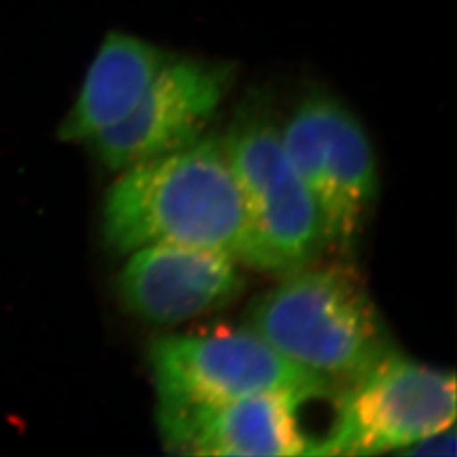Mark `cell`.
<instances>
[{
    "instance_id": "cell-5",
    "label": "cell",
    "mask_w": 457,
    "mask_h": 457,
    "mask_svg": "<svg viewBox=\"0 0 457 457\" xmlns=\"http://www.w3.org/2000/svg\"><path fill=\"white\" fill-rule=\"evenodd\" d=\"M279 131L317 205L324 243L351 251L378 188L373 147L358 117L324 88H311Z\"/></svg>"
},
{
    "instance_id": "cell-10",
    "label": "cell",
    "mask_w": 457,
    "mask_h": 457,
    "mask_svg": "<svg viewBox=\"0 0 457 457\" xmlns=\"http://www.w3.org/2000/svg\"><path fill=\"white\" fill-rule=\"evenodd\" d=\"M173 56L137 36L107 34L58 128V137L63 143H88L124 120Z\"/></svg>"
},
{
    "instance_id": "cell-6",
    "label": "cell",
    "mask_w": 457,
    "mask_h": 457,
    "mask_svg": "<svg viewBox=\"0 0 457 457\" xmlns=\"http://www.w3.org/2000/svg\"><path fill=\"white\" fill-rule=\"evenodd\" d=\"M158 405H211L270 392L330 395L336 385L311 373L253 330L168 336L149 345Z\"/></svg>"
},
{
    "instance_id": "cell-11",
    "label": "cell",
    "mask_w": 457,
    "mask_h": 457,
    "mask_svg": "<svg viewBox=\"0 0 457 457\" xmlns=\"http://www.w3.org/2000/svg\"><path fill=\"white\" fill-rule=\"evenodd\" d=\"M456 430L447 427L436 434H430L420 441L413 442L398 454H413V456H456Z\"/></svg>"
},
{
    "instance_id": "cell-8",
    "label": "cell",
    "mask_w": 457,
    "mask_h": 457,
    "mask_svg": "<svg viewBox=\"0 0 457 457\" xmlns=\"http://www.w3.org/2000/svg\"><path fill=\"white\" fill-rule=\"evenodd\" d=\"M327 393L270 392L211 405H158L164 449L179 456H313L300 409Z\"/></svg>"
},
{
    "instance_id": "cell-9",
    "label": "cell",
    "mask_w": 457,
    "mask_h": 457,
    "mask_svg": "<svg viewBox=\"0 0 457 457\" xmlns=\"http://www.w3.org/2000/svg\"><path fill=\"white\" fill-rule=\"evenodd\" d=\"M237 262L224 253L149 245L128 254L119 295L129 311L156 326H173L217 311L241 294Z\"/></svg>"
},
{
    "instance_id": "cell-7",
    "label": "cell",
    "mask_w": 457,
    "mask_h": 457,
    "mask_svg": "<svg viewBox=\"0 0 457 457\" xmlns=\"http://www.w3.org/2000/svg\"><path fill=\"white\" fill-rule=\"evenodd\" d=\"M236 77L234 63L175 54L131 114L88 145L112 171L192 146L209 131Z\"/></svg>"
},
{
    "instance_id": "cell-1",
    "label": "cell",
    "mask_w": 457,
    "mask_h": 457,
    "mask_svg": "<svg viewBox=\"0 0 457 457\" xmlns=\"http://www.w3.org/2000/svg\"><path fill=\"white\" fill-rule=\"evenodd\" d=\"M102 236L117 254L149 245H190L262 270L258 241L219 134L119 171L104 196Z\"/></svg>"
},
{
    "instance_id": "cell-4",
    "label": "cell",
    "mask_w": 457,
    "mask_h": 457,
    "mask_svg": "<svg viewBox=\"0 0 457 457\" xmlns=\"http://www.w3.org/2000/svg\"><path fill=\"white\" fill-rule=\"evenodd\" d=\"M456 419V378L392 349L344 383L328 432L313 456L398 453Z\"/></svg>"
},
{
    "instance_id": "cell-2",
    "label": "cell",
    "mask_w": 457,
    "mask_h": 457,
    "mask_svg": "<svg viewBox=\"0 0 457 457\" xmlns=\"http://www.w3.org/2000/svg\"><path fill=\"white\" fill-rule=\"evenodd\" d=\"M249 330L287 360L344 385L392 351L358 273L345 264L296 270L249 309Z\"/></svg>"
},
{
    "instance_id": "cell-3",
    "label": "cell",
    "mask_w": 457,
    "mask_h": 457,
    "mask_svg": "<svg viewBox=\"0 0 457 457\" xmlns=\"http://www.w3.org/2000/svg\"><path fill=\"white\" fill-rule=\"evenodd\" d=\"M220 137L258 241L262 271L285 277L312 264L326 247L320 215L283 147L268 97L245 98Z\"/></svg>"
}]
</instances>
